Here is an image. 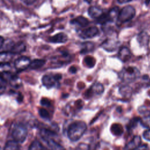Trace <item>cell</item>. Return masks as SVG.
I'll return each instance as SVG.
<instances>
[{"label":"cell","instance_id":"6da1fadb","mask_svg":"<svg viewBox=\"0 0 150 150\" xmlns=\"http://www.w3.org/2000/svg\"><path fill=\"white\" fill-rule=\"evenodd\" d=\"M87 129L86 124L81 121H77L71 123L67 129V136L71 141L79 140Z\"/></svg>","mask_w":150,"mask_h":150},{"label":"cell","instance_id":"7a4b0ae2","mask_svg":"<svg viewBox=\"0 0 150 150\" xmlns=\"http://www.w3.org/2000/svg\"><path fill=\"white\" fill-rule=\"evenodd\" d=\"M139 74L140 72L137 67L129 66L124 68L119 73V77L125 83H130L135 80Z\"/></svg>","mask_w":150,"mask_h":150},{"label":"cell","instance_id":"3957f363","mask_svg":"<svg viewBox=\"0 0 150 150\" xmlns=\"http://www.w3.org/2000/svg\"><path fill=\"white\" fill-rule=\"evenodd\" d=\"M28 135V129L22 123H18L14 125L12 137L15 141L18 143H23Z\"/></svg>","mask_w":150,"mask_h":150},{"label":"cell","instance_id":"277c9868","mask_svg":"<svg viewBox=\"0 0 150 150\" xmlns=\"http://www.w3.org/2000/svg\"><path fill=\"white\" fill-rule=\"evenodd\" d=\"M135 15V8L131 6L127 5L122 8L118 13L117 21L120 23H124L131 20Z\"/></svg>","mask_w":150,"mask_h":150},{"label":"cell","instance_id":"5b68a950","mask_svg":"<svg viewBox=\"0 0 150 150\" xmlns=\"http://www.w3.org/2000/svg\"><path fill=\"white\" fill-rule=\"evenodd\" d=\"M61 79L62 76L59 74L55 75L46 74L43 76L42 82L43 85L47 88H50L58 84Z\"/></svg>","mask_w":150,"mask_h":150},{"label":"cell","instance_id":"8992f818","mask_svg":"<svg viewBox=\"0 0 150 150\" xmlns=\"http://www.w3.org/2000/svg\"><path fill=\"white\" fill-rule=\"evenodd\" d=\"M31 60L27 56H21L15 60L14 66L15 69L20 72L26 70L29 67Z\"/></svg>","mask_w":150,"mask_h":150},{"label":"cell","instance_id":"52a82bcc","mask_svg":"<svg viewBox=\"0 0 150 150\" xmlns=\"http://www.w3.org/2000/svg\"><path fill=\"white\" fill-rule=\"evenodd\" d=\"M104 87L102 84L95 83L86 91V97L89 98L95 96L101 95L104 92Z\"/></svg>","mask_w":150,"mask_h":150},{"label":"cell","instance_id":"ba28073f","mask_svg":"<svg viewBox=\"0 0 150 150\" xmlns=\"http://www.w3.org/2000/svg\"><path fill=\"white\" fill-rule=\"evenodd\" d=\"M3 77L6 80V81H8L11 85L13 87H19L20 84V79L16 75L8 71H5Z\"/></svg>","mask_w":150,"mask_h":150},{"label":"cell","instance_id":"9c48e42d","mask_svg":"<svg viewBox=\"0 0 150 150\" xmlns=\"http://www.w3.org/2000/svg\"><path fill=\"white\" fill-rule=\"evenodd\" d=\"M99 33L98 28L96 26H92L83 30L80 36L83 38H91L97 36Z\"/></svg>","mask_w":150,"mask_h":150},{"label":"cell","instance_id":"30bf717a","mask_svg":"<svg viewBox=\"0 0 150 150\" xmlns=\"http://www.w3.org/2000/svg\"><path fill=\"white\" fill-rule=\"evenodd\" d=\"M119 42L117 40L108 39L105 40L101 45V46L106 50L112 52L116 49Z\"/></svg>","mask_w":150,"mask_h":150},{"label":"cell","instance_id":"8fae6325","mask_svg":"<svg viewBox=\"0 0 150 150\" xmlns=\"http://www.w3.org/2000/svg\"><path fill=\"white\" fill-rule=\"evenodd\" d=\"M13 54L10 51L0 52V66L8 64L12 60Z\"/></svg>","mask_w":150,"mask_h":150},{"label":"cell","instance_id":"7c38bea8","mask_svg":"<svg viewBox=\"0 0 150 150\" xmlns=\"http://www.w3.org/2000/svg\"><path fill=\"white\" fill-rule=\"evenodd\" d=\"M67 39H68V38L67 35L65 34L64 33L60 32L50 37L49 38V41L52 43H65L67 40Z\"/></svg>","mask_w":150,"mask_h":150},{"label":"cell","instance_id":"4fadbf2b","mask_svg":"<svg viewBox=\"0 0 150 150\" xmlns=\"http://www.w3.org/2000/svg\"><path fill=\"white\" fill-rule=\"evenodd\" d=\"M131 57V53L128 48L127 47H121L118 52L119 59L124 62L128 61Z\"/></svg>","mask_w":150,"mask_h":150},{"label":"cell","instance_id":"5bb4252c","mask_svg":"<svg viewBox=\"0 0 150 150\" xmlns=\"http://www.w3.org/2000/svg\"><path fill=\"white\" fill-rule=\"evenodd\" d=\"M40 135L41 138L45 142L47 140L53 138L57 134L54 132L47 128H42L40 131Z\"/></svg>","mask_w":150,"mask_h":150},{"label":"cell","instance_id":"9a60e30c","mask_svg":"<svg viewBox=\"0 0 150 150\" xmlns=\"http://www.w3.org/2000/svg\"><path fill=\"white\" fill-rule=\"evenodd\" d=\"M26 49V46L25 43L22 42H18L16 43H14L13 45L11 46L10 52L13 54H19L23 52H24Z\"/></svg>","mask_w":150,"mask_h":150},{"label":"cell","instance_id":"2e32d148","mask_svg":"<svg viewBox=\"0 0 150 150\" xmlns=\"http://www.w3.org/2000/svg\"><path fill=\"white\" fill-rule=\"evenodd\" d=\"M141 143V138L139 136L136 135L133 139L129 141L128 144H126L124 149H137Z\"/></svg>","mask_w":150,"mask_h":150},{"label":"cell","instance_id":"e0dca14e","mask_svg":"<svg viewBox=\"0 0 150 150\" xmlns=\"http://www.w3.org/2000/svg\"><path fill=\"white\" fill-rule=\"evenodd\" d=\"M88 13L91 18L94 19H97L103 13V11L99 7H97L96 6H92L88 8Z\"/></svg>","mask_w":150,"mask_h":150},{"label":"cell","instance_id":"ac0fdd59","mask_svg":"<svg viewBox=\"0 0 150 150\" xmlns=\"http://www.w3.org/2000/svg\"><path fill=\"white\" fill-rule=\"evenodd\" d=\"M71 23L73 25H76L80 27H85L88 25L89 21L85 17L79 16L71 20Z\"/></svg>","mask_w":150,"mask_h":150},{"label":"cell","instance_id":"d6986e66","mask_svg":"<svg viewBox=\"0 0 150 150\" xmlns=\"http://www.w3.org/2000/svg\"><path fill=\"white\" fill-rule=\"evenodd\" d=\"M137 39L141 46H146L148 45L149 38L147 33L145 32H142L138 35Z\"/></svg>","mask_w":150,"mask_h":150},{"label":"cell","instance_id":"ffe728a7","mask_svg":"<svg viewBox=\"0 0 150 150\" xmlns=\"http://www.w3.org/2000/svg\"><path fill=\"white\" fill-rule=\"evenodd\" d=\"M46 63V61L43 59H35L30 62L29 67L30 69L35 70L42 67Z\"/></svg>","mask_w":150,"mask_h":150},{"label":"cell","instance_id":"44dd1931","mask_svg":"<svg viewBox=\"0 0 150 150\" xmlns=\"http://www.w3.org/2000/svg\"><path fill=\"white\" fill-rule=\"evenodd\" d=\"M119 91L120 94L124 97H129L132 94V88L128 85H124L120 87Z\"/></svg>","mask_w":150,"mask_h":150},{"label":"cell","instance_id":"7402d4cb","mask_svg":"<svg viewBox=\"0 0 150 150\" xmlns=\"http://www.w3.org/2000/svg\"><path fill=\"white\" fill-rule=\"evenodd\" d=\"M111 131L112 134L118 136L121 135L123 132V129L121 125L118 124H114L111 127Z\"/></svg>","mask_w":150,"mask_h":150},{"label":"cell","instance_id":"603a6c76","mask_svg":"<svg viewBox=\"0 0 150 150\" xmlns=\"http://www.w3.org/2000/svg\"><path fill=\"white\" fill-rule=\"evenodd\" d=\"M20 149V146L19 143L15 140L8 141L4 147V149Z\"/></svg>","mask_w":150,"mask_h":150},{"label":"cell","instance_id":"cb8c5ba5","mask_svg":"<svg viewBox=\"0 0 150 150\" xmlns=\"http://www.w3.org/2000/svg\"><path fill=\"white\" fill-rule=\"evenodd\" d=\"M47 146L50 148V149H63V147H62L60 144H59L57 142H56L53 138L49 139L45 141Z\"/></svg>","mask_w":150,"mask_h":150},{"label":"cell","instance_id":"d4e9b609","mask_svg":"<svg viewBox=\"0 0 150 150\" xmlns=\"http://www.w3.org/2000/svg\"><path fill=\"white\" fill-rule=\"evenodd\" d=\"M140 122L145 127L150 128V112H148L144 116L140 118Z\"/></svg>","mask_w":150,"mask_h":150},{"label":"cell","instance_id":"484cf974","mask_svg":"<svg viewBox=\"0 0 150 150\" xmlns=\"http://www.w3.org/2000/svg\"><path fill=\"white\" fill-rule=\"evenodd\" d=\"M43 149H46V148L45 147H44L42 145V144L38 140L33 141L29 147V149H31V150Z\"/></svg>","mask_w":150,"mask_h":150},{"label":"cell","instance_id":"4316f807","mask_svg":"<svg viewBox=\"0 0 150 150\" xmlns=\"http://www.w3.org/2000/svg\"><path fill=\"white\" fill-rule=\"evenodd\" d=\"M82 47V50H81V53H86L87 52H89V51L92 50V49L94 47V44L88 42L87 43H84Z\"/></svg>","mask_w":150,"mask_h":150},{"label":"cell","instance_id":"83f0119b","mask_svg":"<svg viewBox=\"0 0 150 150\" xmlns=\"http://www.w3.org/2000/svg\"><path fill=\"white\" fill-rule=\"evenodd\" d=\"M38 112L40 117L45 120H49L50 115L48 111L44 108H40L38 110Z\"/></svg>","mask_w":150,"mask_h":150},{"label":"cell","instance_id":"f1b7e54d","mask_svg":"<svg viewBox=\"0 0 150 150\" xmlns=\"http://www.w3.org/2000/svg\"><path fill=\"white\" fill-rule=\"evenodd\" d=\"M84 63H85L86 66H87L88 67H91L94 66L96 62H95V60L93 57L87 56L84 58Z\"/></svg>","mask_w":150,"mask_h":150},{"label":"cell","instance_id":"f546056e","mask_svg":"<svg viewBox=\"0 0 150 150\" xmlns=\"http://www.w3.org/2000/svg\"><path fill=\"white\" fill-rule=\"evenodd\" d=\"M7 81L2 76H0V95L2 94L5 90Z\"/></svg>","mask_w":150,"mask_h":150},{"label":"cell","instance_id":"4dcf8cb0","mask_svg":"<svg viewBox=\"0 0 150 150\" xmlns=\"http://www.w3.org/2000/svg\"><path fill=\"white\" fill-rule=\"evenodd\" d=\"M140 121V118H132L131 121L129 122V123L128 124V127H129V128H133L134 127H135L137 124L138 123V122Z\"/></svg>","mask_w":150,"mask_h":150},{"label":"cell","instance_id":"1f68e13d","mask_svg":"<svg viewBox=\"0 0 150 150\" xmlns=\"http://www.w3.org/2000/svg\"><path fill=\"white\" fill-rule=\"evenodd\" d=\"M40 104L42 105L45 107H49L51 105L50 100L47 98H42L40 100Z\"/></svg>","mask_w":150,"mask_h":150},{"label":"cell","instance_id":"d6a6232c","mask_svg":"<svg viewBox=\"0 0 150 150\" xmlns=\"http://www.w3.org/2000/svg\"><path fill=\"white\" fill-rule=\"evenodd\" d=\"M143 137L144 139L150 141V128L145 131V132L143 133Z\"/></svg>","mask_w":150,"mask_h":150},{"label":"cell","instance_id":"836d02e7","mask_svg":"<svg viewBox=\"0 0 150 150\" xmlns=\"http://www.w3.org/2000/svg\"><path fill=\"white\" fill-rule=\"evenodd\" d=\"M22 1L26 5H31L35 1V0H22Z\"/></svg>","mask_w":150,"mask_h":150},{"label":"cell","instance_id":"e575fe53","mask_svg":"<svg viewBox=\"0 0 150 150\" xmlns=\"http://www.w3.org/2000/svg\"><path fill=\"white\" fill-rule=\"evenodd\" d=\"M77 71V69L75 67L73 66V67H71L70 69H69V71L71 73H75Z\"/></svg>","mask_w":150,"mask_h":150},{"label":"cell","instance_id":"d590c367","mask_svg":"<svg viewBox=\"0 0 150 150\" xmlns=\"http://www.w3.org/2000/svg\"><path fill=\"white\" fill-rule=\"evenodd\" d=\"M4 43V38L0 36V49L2 47V46H3Z\"/></svg>","mask_w":150,"mask_h":150},{"label":"cell","instance_id":"8d00e7d4","mask_svg":"<svg viewBox=\"0 0 150 150\" xmlns=\"http://www.w3.org/2000/svg\"><path fill=\"white\" fill-rule=\"evenodd\" d=\"M131 0H118V2L120 4H124V3H127L130 2Z\"/></svg>","mask_w":150,"mask_h":150},{"label":"cell","instance_id":"74e56055","mask_svg":"<svg viewBox=\"0 0 150 150\" xmlns=\"http://www.w3.org/2000/svg\"><path fill=\"white\" fill-rule=\"evenodd\" d=\"M85 1H86L87 2H88V4H90V3H91V2L93 1V0H84Z\"/></svg>","mask_w":150,"mask_h":150},{"label":"cell","instance_id":"f35d334b","mask_svg":"<svg viewBox=\"0 0 150 150\" xmlns=\"http://www.w3.org/2000/svg\"><path fill=\"white\" fill-rule=\"evenodd\" d=\"M145 2L146 4H148L149 2H150V0H146L145 1Z\"/></svg>","mask_w":150,"mask_h":150},{"label":"cell","instance_id":"ab89813d","mask_svg":"<svg viewBox=\"0 0 150 150\" xmlns=\"http://www.w3.org/2000/svg\"><path fill=\"white\" fill-rule=\"evenodd\" d=\"M0 149H1V147H0Z\"/></svg>","mask_w":150,"mask_h":150}]
</instances>
